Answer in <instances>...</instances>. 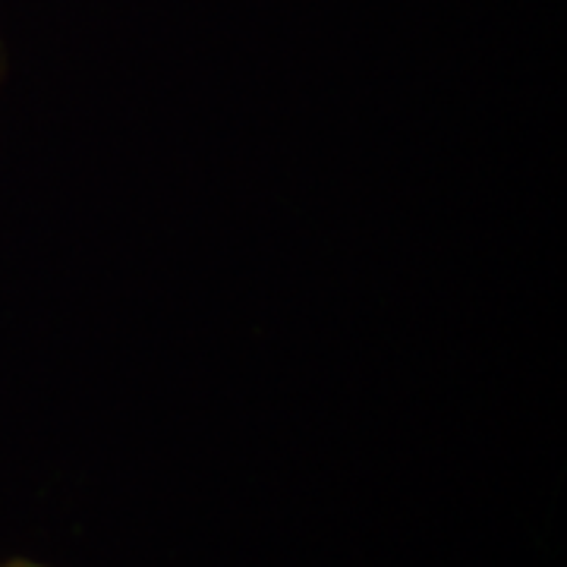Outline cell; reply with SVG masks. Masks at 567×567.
<instances>
[{"mask_svg": "<svg viewBox=\"0 0 567 567\" xmlns=\"http://www.w3.org/2000/svg\"><path fill=\"white\" fill-rule=\"evenodd\" d=\"M0 567H44V565H35V561H29V558H13V561H3Z\"/></svg>", "mask_w": 567, "mask_h": 567, "instance_id": "cell-1", "label": "cell"}]
</instances>
